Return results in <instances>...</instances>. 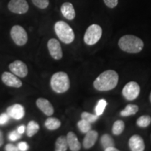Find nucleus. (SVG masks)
Instances as JSON below:
<instances>
[{"label": "nucleus", "instance_id": "obj_13", "mask_svg": "<svg viewBox=\"0 0 151 151\" xmlns=\"http://www.w3.org/2000/svg\"><path fill=\"white\" fill-rule=\"evenodd\" d=\"M129 146L132 151H143L145 150L144 141L139 135H133L130 137Z\"/></svg>", "mask_w": 151, "mask_h": 151}, {"label": "nucleus", "instance_id": "obj_36", "mask_svg": "<svg viewBox=\"0 0 151 151\" xmlns=\"http://www.w3.org/2000/svg\"><path fill=\"white\" fill-rule=\"evenodd\" d=\"M4 143V138H3V134L1 132V130H0V147L3 145Z\"/></svg>", "mask_w": 151, "mask_h": 151}, {"label": "nucleus", "instance_id": "obj_26", "mask_svg": "<svg viewBox=\"0 0 151 151\" xmlns=\"http://www.w3.org/2000/svg\"><path fill=\"white\" fill-rule=\"evenodd\" d=\"M106 105H107V102L105 99H100L99 101H98L97 104L95 107L96 114L99 116H101V114H103Z\"/></svg>", "mask_w": 151, "mask_h": 151}, {"label": "nucleus", "instance_id": "obj_29", "mask_svg": "<svg viewBox=\"0 0 151 151\" xmlns=\"http://www.w3.org/2000/svg\"><path fill=\"white\" fill-rule=\"evenodd\" d=\"M22 134H20V133H18V131H13L9 133V140L12 141H16L18 140L19 139L21 138Z\"/></svg>", "mask_w": 151, "mask_h": 151}, {"label": "nucleus", "instance_id": "obj_28", "mask_svg": "<svg viewBox=\"0 0 151 151\" xmlns=\"http://www.w3.org/2000/svg\"><path fill=\"white\" fill-rule=\"evenodd\" d=\"M34 5L39 9H45L48 6L49 0H32Z\"/></svg>", "mask_w": 151, "mask_h": 151}, {"label": "nucleus", "instance_id": "obj_4", "mask_svg": "<svg viewBox=\"0 0 151 151\" xmlns=\"http://www.w3.org/2000/svg\"><path fill=\"white\" fill-rule=\"evenodd\" d=\"M55 32L62 42L67 43H72L75 39V35L72 28L65 21L57 22L55 24Z\"/></svg>", "mask_w": 151, "mask_h": 151}, {"label": "nucleus", "instance_id": "obj_30", "mask_svg": "<svg viewBox=\"0 0 151 151\" xmlns=\"http://www.w3.org/2000/svg\"><path fill=\"white\" fill-rule=\"evenodd\" d=\"M10 118V116L7 114V113H1L0 115V125H4V124L8 123Z\"/></svg>", "mask_w": 151, "mask_h": 151}, {"label": "nucleus", "instance_id": "obj_9", "mask_svg": "<svg viewBox=\"0 0 151 151\" xmlns=\"http://www.w3.org/2000/svg\"><path fill=\"white\" fill-rule=\"evenodd\" d=\"M9 69L17 76L24 78L28 73V69L27 65L20 60H16L9 65Z\"/></svg>", "mask_w": 151, "mask_h": 151}, {"label": "nucleus", "instance_id": "obj_27", "mask_svg": "<svg viewBox=\"0 0 151 151\" xmlns=\"http://www.w3.org/2000/svg\"><path fill=\"white\" fill-rule=\"evenodd\" d=\"M98 118H99V116H97V114L94 115L88 112H83L81 113V118L83 120H85L86 121L90 122V123L95 122L98 119Z\"/></svg>", "mask_w": 151, "mask_h": 151}, {"label": "nucleus", "instance_id": "obj_1", "mask_svg": "<svg viewBox=\"0 0 151 151\" xmlns=\"http://www.w3.org/2000/svg\"><path fill=\"white\" fill-rule=\"evenodd\" d=\"M118 73L114 70H106L101 73L94 81V87L99 91H109L114 89L118 83Z\"/></svg>", "mask_w": 151, "mask_h": 151}, {"label": "nucleus", "instance_id": "obj_32", "mask_svg": "<svg viewBox=\"0 0 151 151\" xmlns=\"http://www.w3.org/2000/svg\"><path fill=\"white\" fill-rule=\"evenodd\" d=\"M17 147H18V150L21 151H26L29 148V146H28V144L26 142H20Z\"/></svg>", "mask_w": 151, "mask_h": 151}, {"label": "nucleus", "instance_id": "obj_37", "mask_svg": "<svg viewBox=\"0 0 151 151\" xmlns=\"http://www.w3.org/2000/svg\"><path fill=\"white\" fill-rule=\"evenodd\" d=\"M149 99H150V103H151V92H150V97H149Z\"/></svg>", "mask_w": 151, "mask_h": 151}, {"label": "nucleus", "instance_id": "obj_24", "mask_svg": "<svg viewBox=\"0 0 151 151\" xmlns=\"http://www.w3.org/2000/svg\"><path fill=\"white\" fill-rule=\"evenodd\" d=\"M151 123V118L149 116H142L137 120V124L140 127H146Z\"/></svg>", "mask_w": 151, "mask_h": 151}, {"label": "nucleus", "instance_id": "obj_2", "mask_svg": "<svg viewBox=\"0 0 151 151\" xmlns=\"http://www.w3.org/2000/svg\"><path fill=\"white\" fill-rule=\"evenodd\" d=\"M118 46L122 50L128 53H139L143 50V41L134 35H124L120 39Z\"/></svg>", "mask_w": 151, "mask_h": 151}, {"label": "nucleus", "instance_id": "obj_21", "mask_svg": "<svg viewBox=\"0 0 151 151\" xmlns=\"http://www.w3.org/2000/svg\"><path fill=\"white\" fill-rule=\"evenodd\" d=\"M39 130V125L37 122H36L34 120L30 121L27 124V135L29 137H33L37 133Z\"/></svg>", "mask_w": 151, "mask_h": 151}, {"label": "nucleus", "instance_id": "obj_22", "mask_svg": "<svg viewBox=\"0 0 151 151\" xmlns=\"http://www.w3.org/2000/svg\"><path fill=\"white\" fill-rule=\"evenodd\" d=\"M124 129V123L122 120H116V122L113 123V128H112V132L113 134L118 136L121 134L122 132H123Z\"/></svg>", "mask_w": 151, "mask_h": 151}, {"label": "nucleus", "instance_id": "obj_23", "mask_svg": "<svg viewBox=\"0 0 151 151\" xmlns=\"http://www.w3.org/2000/svg\"><path fill=\"white\" fill-rule=\"evenodd\" d=\"M100 141H101V144L104 147V148L114 146V141H113V138L109 134H105L101 137Z\"/></svg>", "mask_w": 151, "mask_h": 151}, {"label": "nucleus", "instance_id": "obj_8", "mask_svg": "<svg viewBox=\"0 0 151 151\" xmlns=\"http://www.w3.org/2000/svg\"><path fill=\"white\" fill-rule=\"evenodd\" d=\"M9 11L17 14H24L29 9V5L26 0H11L8 4Z\"/></svg>", "mask_w": 151, "mask_h": 151}, {"label": "nucleus", "instance_id": "obj_3", "mask_svg": "<svg viewBox=\"0 0 151 151\" xmlns=\"http://www.w3.org/2000/svg\"><path fill=\"white\" fill-rule=\"evenodd\" d=\"M50 86L57 93H64L70 88V81L68 75L63 71L54 73L50 79Z\"/></svg>", "mask_w": 151, "mask_h": 151}, {"label": "nucleus", "instance_id": "obj_34", "mask_svg": "<svg viewBox=\"0 0 151 151\" xmlns=\"http://www.w3.org/2000/svg\"><path fill=\"white\" fill-rule=\"evenodd\" d=\"M24 130H25V127H24V125H20V127L18 128V133H20V134H22L24 132Z\"/></svg>", "mask_w": 151, "mask_h": 151}, {"label": "nucleus", "instance_id": "obj_35", "mask_svg": "<svg viewBox=\"0 0 151 151\" xmlns=\"http://www.w3.org/2000/svg\"><path fill=\"white\" fill-rule=\"evenodd\" d=\"M105 151H118V149L115 148L114 146H111L108 147V148L104 149Z\"/></svg>", "mask_w": 151, "mask_h": 151}, {"label": "nucleus", "instance_id": "obj_11", "mask_svg": "<svg viewBox=\"0 0 151 151\" xmlns=\"http://www.w3.org/2000/svg\"><path fill=\"white\" fill-rule=\"evenodd\" d=\"M1 80L6 86L9 87L18 88H20L22 85L21 81L16 75L13 73L6 72V71L1 75Z\"/></svg>", "mask_w": 151, "mask_h": 151}, {"label": "nucleus", "instance_id": "obj_19", "mask_svg": "<svg viewBox=\"0 0 151 151\" xmlns=\"http://www.w3.org/2000/svg\"><path fill=\"white\" fill-rule=\"evenodd\" d=\"M68 148V143L67 137L65 136H60L57 139L55 142V150L56 151H66Z\"/></svg>", "mask_w": 151, "mask_h": 151}, {"label": "nucleus", "instance_id": "obj_7", "mask_svg": "<svg viewBox=\"0 0 151 151\" xmlns=\"http://www.w3.org/2000/svg\"><path fill=\"white\" fill-rule=\"evenodd\" d=\"M140 86L137 82L130 81L122 89V95L127 100L132 101L138 97L140 93Z\"/></svg>", "mask_w": 151, "mask_h": 151}, {"label": "nucleus", "instance_id": "obj_14", "mask_svg": "<svg viewBox=\"0 0 151 151\" xmlns=\"http://www.w3.org/2000/svg\"><path fill=\"white\" fill-rule=\"evenodd\" d=\"M37 106L45 115L50 116L53 114L54 109L50 101L44 98H39L37 100Z\"/></svg>", "mask_w": 151, "mask_h": 151}, {"label": "nucleus", "instance_id": "obj_20", "mask_svg": "<svg viewBox=\"0 0 151 151\" xmlns=\"http://www.w3.org/2000/svg\"><path fill=\"white\" fill-rule=\"evenodd\" d=\"M139 111V106L135 104H128L124 109L120 111V116L127 117L134 115Z\"/></svg>", "mask_w": 151, "mask_h": 151}, {"label": "nucleus", "instance_id": "obj_15", "mask_svg": "<svg viewBox=\"0 0 151 151\" xmlns=\"http://www.w3.org/2000/svg\"><path fill=\"white\" fill-rule=\"evenodd\" d=\"M61 13L66 19L72 20L76 17V11L73 4L70 2H65L61 6Z\"/></svg>", "mask_w": 151, "mask_h": 151}, {"label": "nucleus", "instance_id": "obj_33", "mask_svg": "<svg viewBox=\"0 0 151 151\" xmlns=\"http://www.w3.org/2000/svg\"><path fill=\"white\" fill-rule=\"evenodd\" d=\"M5 150L6 151H17L18 150V147L15 146L14 145L9 143V144H7L6 146Z\"/></svg>", "mask_w": 151, "mask_h": 151}, {"label": "nucleus", "instance_id": "obj_17", "mask_svg": "<svg viewBox=\"0 0 151 151\" xmlns=\"http://www.w3.org/2000/svg\"><path fill=\"white\" fill-rule=\"evenodd\" d=\"M68 146L71 151H78L81 150V143L77 136L73 132H69L67 135Z\"/></svg>", "mask_w": 151, "mask_h": 151}, {"label": "nucleus", "instance_id": "obj_6", "mask_svg": "<svg viewBox=\"0 0 151 151\" xmlns=\"http://www.w3.org/2000/svg\"><path fill=\"white\" fill-rule=\"evenodd\" d=\"M11 37L16 45L22 46L27 42L28 37L25 29L20 25H14L11 29Z\"/></svg>", "mask_w": 151, "mask_h": 151}, {"label": "nucleus", "instance_id": "obj_12", "mask_svg": "<svg viewBox=\"0 0 151 151\" xmlns=\"http://www.w3.org/2000/svg\"><path fill=\"white\" fill-rule=\"evenodd\" d=\"M6 113L10 116V118L19 120L24 118V109L22 105L16 104L8 107L6 109Z\"/></svg>", "mask_w": 151, "mask_h": 151}, {"label": "nucleus", "instance_id": "obj_25", "mask_svg": "<svg viewBox=\"0 0 151 151\" xmlns=\"http://www.w3.org/2000/svg\"><path fill=\"white\" fill-rule=\"evenodd\" d=\"M78 127L81 132L86 134L87 132L91 130V123L82 119L78 122Z\"/></svg>", "mask_w": 151, "mask_h": 151}, {"label": "nucleus", "instance_id": "obj_31", "mask_svg": "<svg viewBox=\"0 0 151 151\" xmlns=\"http://www.w3.org/2000/svg\"><path fill=\"white\" fill-rule=\"evenodd\" d=\"M106 6L110 9H113L118 5V0H104Z\"/></svg>", "mask_w": 151, "mask_h": 151}, {"label": "nucleus", "instance_id": "obj_16", "mask_svg": "<svg viewBox=\"0 0 151 151\" xmlns=\"http://www.w3.org/2000/svg\"><path fill=\"white\" fill-rule=\"evenodd\" d=\"M97 138L98 133L94 130H90L87 132L83 142L84 148L88 149L93 146L97 140Z\"/></svg>", "mask_w": 151, "mask_h": 151}, {"label": "nucleus", "instance_id": "obj_5", "mask_svg": "<svg viewBox=\"0 0 151 151\" xmlns=\"http://www.w3.org/2000/svg\"><path fill=\"white\" fill-rule=\"evenodd\" d=\"M102 35V29L99 24H93L88 27L84 35V41L87 45L92 46L95 44Z\"/></svg>", "mask_w": 151, "mask_h": 151}, {"label": "nucleus", "instance_id": "obj_18", "mask_svg": "<svg viewBox=\"0 0 151 151\" xmlns=\"http://www.w3.org/2000/svg\"><path fill=\"white\" fill-rule=\"evenodd\" d=\"M45 126L49 130H56L61 126V122L55 118H48L45 122Z\"/></svg>", "mask_w": 151, "mask_h": 151}, {"label": "nucleus", "instance_id": "obj_10", "mask_svg": "<svg viewBox=\"0 0 151 151\" xmlns=\"http://www.w3.org/2000/svg\"><path fill=\"white\" fill-rule=\"evenodd\" d=\"M48 48L50 55L55 60H60L62 58L61 45L55 39H51L48 42Z\"/></svg>", "mask_w": 151, "mask_h": 151}]
</instances>
